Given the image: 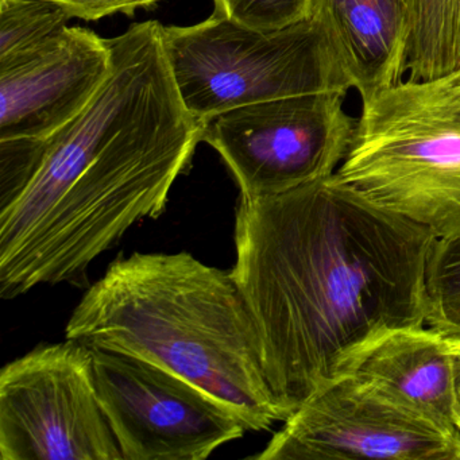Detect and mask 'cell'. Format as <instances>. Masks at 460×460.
Wrapping results in <instances>:
<instances>
[{"mask_svg":"<svg viewBox=\"0 0 460 460\" xmlns=\"http://www.w3.org/2000/svg\"><path fill=\"white\" fill-rule=\"evenodd\" d=\"M354 374L440 429L460 436L451 349L438 331L422 325L393 332Z\"/></svg>","mask_w":460,"mask_h":460,"instance_id":"7c38bea8","label":"cell"},{"mask_svg":"<svg viewBox=\"0 0 460 460\" xmlns=\"http://www.w3.org/2000/svg\"><path fill=\"white\" fill-rule=\"evenodd\" d=\"M0 460H123L99 400L93 349L66 339L2 368Z\"/></svg>","mask_w":460,"mask_h":460,"instance_id":"8992f818","label":"cell"},{"mask_svg":"<svg viewBox=\"0 0 460 460\" xmlns=\"http://www.w3.org/2000/svg\"><path fill=\"white\" fill-rule=\"evenodd\" d=\"M336 174L436 238L460 233V69L408 77L362 103Z\"/></svg>","mask_w":460,"mask_h":460,"instance_id":"277c9868","label":"cell"},{"mask_svg":"<svg viewBox=\"0 0 460 460\" xmlns=\"http://www.w3.org/2000/svg\"><path fill=\"white\" fill-rule=\"evenodd\" d=\"M427 325L460 341V233L436 238L427 263Z\"/></svg>","mask_w":460,"mask_h":460,"instance_id":"9a60e30c","label":"cell"},{"mask_svg":"<svg viewBox=\"0 0 460 460\" xmlns=\"http://www.w3.org/2000/svg\"><path fill=\"white\" fill-rule=\"evenodd\" d=\"M60 4L72 18L98 21L115 14H134L138 9H149L161 0H50Z\"/></svg>","mask_w":460,"mask_h":460,"instance_id":"e0dca14e","label":"cell"},{"mask_svg":"<svg viewBox=\"0 0 460 460\" xmlns=\"http://www.w3.org/2000/svg\"><path fill=\"white\" fill-rule=\"evenodd\" d=\"M456 427L460 433V401L457 400Z\"/></svg>","mask_w":460,"mask_h":460,"instance_id":"d6986e66","label":"cell"},{"mask_svg":"<svg viewBox=\"0 0 460 460\" xmlns=\"http://www.w3.org/2000/svg\"><path fill=\"white\" fill-rule=\"evenodd\" d=\"M99 400L123 460H204L246 428L214 398L146 360L93 349Z\"/></svg>","mask_w":460,"mask_h":460,"instance_id":"ba28073f","label":"cell"},{"mask_svg":"<svg viewBox=\"0 0 460 460\" xmlns=\"http://www.w3.org/2000/svg\"><path fill=\"white\" fill-rule=\"evenodd\" d=\"M448 341V339H447ZM451 349L452 365H454L455 385H456L457 400L460 401V341H448Z\"/></svg>","mask_w":460,"mask_h":460,"instance_id":"ac0fdd59","label":"cell"},{"mask_svg":"<svg viewBox=\"0 0 460 460\" xmlns=\"http://www.w3.org/2000/svg\"><path fill=\"white\" fill-rule=\"evenodd\" d=\"M111 66L109 40L68 26L31 60L0 72V138L55 136L95 98Z\"/></svg>","mask_w":460,"mask_h":460,"instance_id":"30bf717a","label":"cell"},{"mask_svg":"<svg viewBox=\"0 0 460 460\" xmlns=\"http://www.w3.org/2000/svg\"><path fill=\"white\" fill-rule=\"evenodd\" d=\"M252 459L460 460V436L352 374L290 414Z\"/></svg>","mask_w":460,"mask_h":460,"instance_id":"9c48e42d","label":"cell"},{"mask_svg":"<svg viewBox=\"0 0 460 460\" xmlns=\"http://www.w3.org/2000/svg\"><path fill=\"white\" fill-rule=\"evenodd\" d=\"M163 34L180 98L201 126L238 107L351 88L312 17L258 31L214 13L196 25L164 26Z\"/></svg>","mask_w":460,"mask_h":460,"instance_id":"5b68a950","label":"cell"},{"mask_svg":"<svg viewBox=\"0 0 460 460\" xmlns=\"http://www.w3.org/2000/svg\"><path fill=\"white\" fill-rule=\"evenodd\" d=\"M435 239L336 173L281 195L239 199L231 274L285 419L352 376L393 332L427 324Z\"/></svg>","mask_w":460,"mask_h":460,"instance_id":"6da1fadb","label":"cell"},{"mask_svg":"<svg viewBox=\"0 0 460 460\" xmlns=\"http://www.w3.org/2000/svg\"><path fill=\"white\" fill-rule=\"evenodd\" d=\"M164 26L109 39L112 66L91 103L48 138L28 184L0 203V297L90 285L91 263L136 223L165 212L203 126L180 98Z\"/></svg>","mask_w":460,"mask_h":460,"instance_id":"7a4b0ae2","label":"cell"},{"mask_svg":"<svg viewBox=\"0 0 460 460\" xmlns=\"http://www.w3.org/2000/svg\"><path fill=\"white\" fill-rule=\"evenodd\" d=\"M66 335L180 376L246 430H270L287 420L266 381L257 327L231 270L190 252L120 254L88 287Z\"/></svg>","mask_w":460,"mask_h":460,"instance_id":"3957f363","label":"cell"},{"mask_svg":"<svg viewBox=\"0 0 460 460\" xmlns=\"http://www.w3.org/2000/svg\"><path fill=\"white\" fill-rule=\"evenodd\" d=\"M311 17L322 26L362 103L401 82L411 36V0H314Z\"/></svg>","mask_w":460,"mask_h":460,"instance_id":"8fae6325","label":"cell"},{"mask_svg":"<svg viewBox=\"0 0 460 460\" xmlns=\"http://www.w3.org/2000/svg\"><path fill=\"white\" fill-rule=\"evenodd\" d=\"M405 72L428 80L460 69V0H411Z\"/></svg>","mask_w":460,"mask_h":460,"instance_id":"4fadbf2b","label":"cell"},{"mask_svg":"<svg viewBox=\"0 0 460 460\" xmlns=\"http://www.w3.org/2000/svg\"><path fill=\"white\" fill-rule=\"evenodd\" d=\"M215 14L258 31H276L308 20L314 0H214Z\"/></svg>","mask_w":460,"mask_h":460,"instance_id":"2e32d148","label":"cell"},{"mask_svg":"<svg viewBox=\"0 0 460 460\" xmlns=\"http://www.w3.org/2000/svg\"><path fill=\"white\" fill-rule=\"evenodd\" d=\"M346 93L289 96L222 112L203 125L201 142L219 153L241 198L281 195L336 173L357 119Z\"/></svg>","mask_w":460,"mask_h":460,"instance_id":"52a82bcc","label":"cell"},{"mask_svg":"<svg viewBox=\"0 0 460 460\" xmlns=\"http://www.w3.org/2000/svg\"><path fill=\"white\" fill-rule=\"evenodd\" d=\"M71 14L50 0H0V72L41 52L68 28Z\"/></svg>","mask_w":460,"mask_h":460,"instance_id":"5bb4252c","label":"cell"}]
</instances>
